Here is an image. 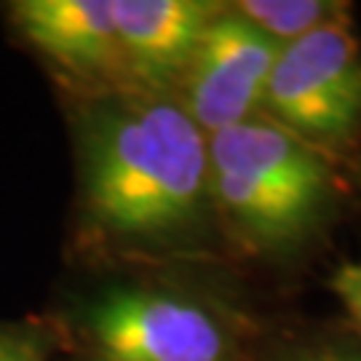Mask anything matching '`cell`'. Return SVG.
I'll use <instances>...</instances> for the list:
<instances>
[{"mask_svg":"<svg viewBox=\"0 0 361 361\" xmlns=\"http://www.w3.org/2000/svg\"><path fill=\"white\" fill-rule=\"evenodd\" d=\"M265 118L316 150L345 145L361 126V43L345 11L279 51L262 97Z\"/></svg>","mask_w":361,"mask_h":361,"instance_id":"3957f363","label":"cell"},{"mask_svg":"<svg viewBox=\"0 0 361 361\" xmlns=\"http://www.w3.org/2000/svg\"><path fill=\"white\" fill-rule=\"evenodd\" d=\"M83 123L91 222L129 244L185 238L212 209L209 137L171 94H107Z\"/></svg>","mask_w":361,"mask_h":361,"instance_id":"6da1fadb","label":"cell"},{"mask_svg":"<svg viewBox=\"0 0 361 361\" xmlns=\"http://www.w3.org/2000/svg\"><path fill=\"white\" fill-rule=\"evenodd\" d=\"M276 46L233 6L209 22L174 99L207 137L233 129L262 110L268 78L279 59Z\"/></svg>","mask_w":361,"mask_h":361,"instance_id":"5b68a950","label":"cell"},{"mask_svg":"<svg viewBox=\"0 0 361 361\" xmlns=\"http://www.w3.org/2000/svg\"><path fill=\"white\" fill-rule=\"evenodd\" d=\"M233 8L276 46L295 43L326 19H332L337 11H343L337 3L326 0H244L233 3Z\"/></svg>","mask_w":361,"mask_h":361,"instance_id":"ba28073f","label":"cell"},{"mask_svg":"<svg viewBox=\"0 0 361 361\" xmlns=\"http://www.w3.org/2000/svg\"><path fill=\"white\" fill-rule=\"evenodd\" d=\"M13 22L62 75L113 94L126 91L113 0H22Z\"/></svg>","mask_w":361,"mask_h":361,"instance_id":"52a82bcc","label":"cell"},{"mask_svg":"<svg viewBox=\"0 0 361 361\" xmlns=\"http://www.w3.org/2000/svg\"><path fill=\"white\" fill-rule=\"evenodd\" d=\"M289 361H361L359 356H350L345 350H302Z\"/></svg>","mask_w":361,"mask_h":361,"instance_id":"8fae6325","label":"cell"},{"mask_svg":"<svg viewBox=\"0 0 361 361\" xmlns=\"http://www.w3.org/2000/svg\"><path fill=\"white\" fill-rule=\"evenodd\" d=\"M0 361H49V345L38 329L0 326Z\"/></svg>","mask_w":361,"mask_h":361,"instance_id":"9c48e42d","label":"cell"},{"mask_svg":"<svg viewBox=\"0 0 361 361\" xmlns=\"http://www.w3.org/2000/svg\"><path fill=\"white\" fill-rule=\"evenodd\" d=\"M86 332L102 361H231V324L198 297L123 286L86 313Z\"/></svg>","mask_w":361,"mask_h":361,"instance_id":"277c9868","label":"cell"},{"mask_svg":"<svg viewBox=\"0 0 361 361\" xmlns=\"http://www.w3.org/2000/svg\"><path fill=\"white\" fill-rule=\"evenodd\" d=\"M219 8L207 0H113L126 91L174 97Z\"/></svg>","mask_w":361,"mask_h":361,"instance_id":"8992f818","label":"cell"},{"mask_svg":"<svg viewBox=\"0 0 361 361\" xmlns=\"http://www.w3.org/2000/svg\"><path fill=\"white\" fill-rule=\"evenodd\" d=\"M332 292L361 332V262H345L332 276Z\"/></svg>","mask_w":361,"mask_h":361,"instance_id":"30bf717a","label":"cell"},{"mask_svg":"<svg viewBox=\"0 0 361 361\" xmlns=\"http://www.w3.org/2000/svg\"><path fill=\"white\" fill-rule=\"evenodd\" d=\"M335 198L322 150L255 116L209 137V201L233 238L255 255H281L319 231Z\"/></svg>","mask_w":361,"mask_h":361,"instance_id":"7a4b0ae2","label":"cell"}]
</instances>
